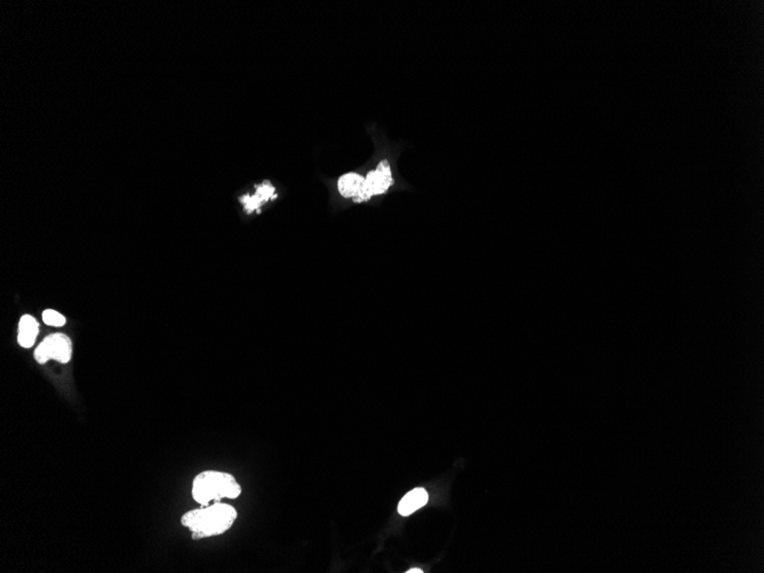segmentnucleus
I'll return each instance as SVG.
<instances>
[{"label":"nucleus","mask_w":764,"mask_h":573,"mask_svg":"<svg viewBox=\"0 0 764 573\" xmlns=\"http://www.w3.org/2000/svg\"><path fill=\"white\" fill-rule=\"evenodd\" d=\"M236 520L237 511L231 505L215 503L185 513L181 524L190 531L194 540H202L227 533Z\"/></svg>","instance_id":"obj_1"},{"label":"nucleus","mask_w":764,"mask_h":573,"mask_svg":"<svg viewBox=\"0 0 764 573\" xmlns=\"http://www.w3.org/2000/svg\"><path fill=\"white\" fill-rule=\"evenodd\" d=\"M191 494L200 506H209L212 501L236 499L241 494V486L234 475L224 471H205L198 474L192 482Z\"/></svg>","instance_id":"obj_2"},{"label":"nucleus","mask_w":764,"mask_h":573,"mask_svg":"<svg viewBox=\"0 0 764 573\" xmlns=\"http://www.w3.org/2000/svg\"><path fill=\"white\" fill-rule=\"evenodd\" d=\"M396 185V178L391 160L380 159L374 168H371L364 175V187L359 197V204H369L374 198L383 197L391 192Z\"/></svg>","instance_id":"obj_3"},{"label":"nucleus","mask_w":764,"mask_h":573,"mask_svg":"<svg viewBox=\"0 0 764 573\" xmlns=\"http://www.w3.org/2000/svg\"><path fill=\"white\" fill-rule=\"evenodd\" d=\"M33 356L39 364H45L50 359L67 364L72 357V342L65 333H53L40 342Z\"/></svg>","instance_id":"obj_4"},{"label":"nucleus","mask_w":764,"mask_h":573,"mask_svg":"<svg viewBox=\"0 0 764 573\" xmlns=\"http://www.w3.org/2000/svg\"><path fill=\"white\" fill-rule=\"evenodd\" d=\"M364 187V175L359 172L344 173L337 180V191L344 200H351L359 205V197Z\"/></svg>","instance_id":"obj_5"},{"label":"nucleus","mask_w":764,"mask_h":573,"mask_svg":"<svg viewBox=\"0 0 764 573\" xmlns=\"http://www.w3.org/2000/svg\"><path fill=\"white\" fill-rule=\"evenodd\" d=\"M428 500H430V497H428V493H427L425 489H413L412 491L405 494L404 498L400 500L397 511L402 516H410V515L417 512L418 509H420L421 507L426 505Z\"/></svg>","instance_id":"obj_6"},{"label":"nucleus","mask_w":764,"mask_h":573,"mask_svg":"<svg viewBox=\"0 0 764 573\" xmlns=\"http://www.w3.org/2000/svg\"><path fill=\"white\" fill-rule=\"evenodd\" d=\"M39 324L31 315H23L18 323V342L21 347L31 348L38 337Z\"/></svg>","instance_id":"obj_7"},{"label":"nucleus","mask_w":764,"mask_h":573,"mask_svg":"<svg viewBox=\"0 0 764 573\" xmlns=\"http://www.w3.org/2000/svg\"><path fill=\"white\" fill-rule=\"evenodd\" d=\"M273 187L271 185H262L258 187L256 194L254 195V197H245L244 204L246 206L247 211H253L259 207L260 204L265 203L267 200L273 198Z\"/></svg>","instance_id":"obj_8"},{"label":"nucleus","mask_w":764,"mask_h":573,"mask_svg":"<svg viewBox=\"0 0 764 573\" xmlns=\"http://www.w3.org/2000/svg\"><path fill=\"white\" fill-rule=\"evenodd\" d=\"M43 321L50 327H61L65 325L67 320L59 312H56L53 309H48V310L43 312Z\"/></svg>","instance_id":"obj_9"},{"label":"nucleus","mask_w":764,"mask_h":573,"mask_svg":"<svg viewBox=\"0 0 764 573\" xmlns=\"http://www.w3.org/2000/svg\"><path fill=\"white\" fill-rule=\"evenodd\" d=\"M406 572H408V573H418V572L421 573V572H422V570H420V569H410V570L406 571Z\"/></svg>","instance_id":"obj_10"}]
</instances>
